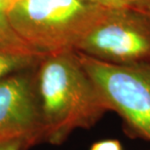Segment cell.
Returning <instances> with one entry per match:
<instances>
[{"label": "cell", "mask_w": 150, "mask_h": 150, "mask_svg": "<svg viewBox=\"0 0 150 150\" xmlns=\"http://www.w3.org/2000/svg\"><path fill=\"white\" fill-rule=\"evenodd\" d=\"M44 56L26 44L0 43V80L37 67Z\"/></svg>", "instance_id": "8992f818"}, {"label": "cell", "mask_w": 150, "mask_h": 150, "mask_svg": "<svg viewBox=\"0 0 150 150\" xmlns=\"http://www.w3.org/2000/svg\"><path fill=\"white\" fill-rule=\"evenodd\" d=\"M0 5L5 6V7H7V8H8V6H9L8 0H0Z\"/></svg>", "instance_id": "8fae6325"}, {"label": "cell", "mask_w": 150, "mask_h": 150, "mask_svg": "<svg viewBox=\"0 0 150 150\" xmlns=\"http://www.w3.org/2000/svg\"><path fill=\"white\" fill-rule=\"evenodd\" d=\"M90 150H124L122 143L118 139H108L96 142L90 147Z\"/></svg>", "instance_id": "9c48e42d"}, {"label": "cell", "mask_w": 150, "mask_h": 150, "mask_svg": "<svg viewBox=\"0 0 150 150\" xmlns=\"http://www.w3.org/2000/svg\"><path fill=\"white\" fill-rule=\"evenodd\" d=\"M42 142L64 143L92 128L110 110L75 50L45 55L36 67Z\"/></svg>", "instance_id": "6da1fadb"}, {"label": "cell", "mask_w": 150, "mask_h": 150, "mask_svg": "<svg viewBox=\"0 0 150 150\" xmlns=\"http://www.w3.org/2000/svg\"><path fill=\"white\" fill-rule=\"evenodd\" d=\"M143 12H145V13H146V14H147V15H148V16H150V7H148V8H146V9H145V10H144V11H143Z\"/></svg>", "instance_id": "7c38bea8"}, {"label": "cell", "mask_w": 150, "mask_h": 150, "mask_svg": "<svg viewBox=\"0 0 150 150\" xmlns=\"http://www.w3.org/2000/svg\"><path fill=\"white\" fill-rule=\"evenodd\" d=\"M0 43L25 44L21 40L12 28L8 19L7 7L0 5Z\"/></svg>", "instance_id": "ba28073f"}, {"label": "cell", "mask_w": 150, "mask_h": 150, "mask_svg": "<svg viewBox=\"0 0 150 150\" xmlns=\"http://www.w3.org/2000/svg\"><path fill=\"white\" fill-rule=\"evenodd\" d=\"M106 9H134L144 11L150 7V0H84Z\"/></svg>", "instance_id": "52a82bcc"}, {"label": "cell", "mask_w": 150, "mask_h": 150, "mask_svg": "<svg viewBox=\"0 0 150 150\" xmlns=\"http://www.w3.org/2000/svg\"><path fill=\"white\" fill-rule=\"evenodd\" d=\"M77 53L126 136L150 142V62L114 65Z\"/></svg>", "instance_id": "3957f363"}, {"label": "cell", "mask_w": 150, "mask_h": 150, "mask_svg": "<svg viewBox=\"0 0 150 150\" xmlns=\"http://www.w3.org/2000/svg\"><path fill=\"white\" fill-rule=\"evenodd\" d=\"M108 10L84 0H17L7 14L21 40L48 55L75 50Z\"/></svg>", "instance_id": "7a4b0ae2"}, {"label": "cell", "mask_w": 150, "mask_h": 150, "mask_svg": "<svg viewBox=\"0 0 150 150\" xmlns=\"http://www.w3.org/2000/svg\"><path fill=\"white\" fill-rule=\"evenodd\" d=\"M23 148V143L20 140H10V142H0V150H21Z\"/></svg>", "instance_id": "30bf717a"}, {"label": "cell", "mask_w": 150, "mask_h": 150, "mask_svg": "<svg viewBox=\"0 0 150 150\" xmlns=\"http://www.w3.org/2000/svg\"><path fill=\"white\" fill-rule=\"evenodd\" d=\"M36 67L0 80V142L20 140L26 148L42 142Z\"/></svg>", "instance_id": "5b68a950"}, {"label": "cell", "mask_w": 150, "mask_h": 150, "mask_svg": "<svg viewBox=\"0 0 150 150\" xmlns=\"http://www.w3.org/2000/svg\"><path fill=\"white\" fill-rule=\"evenodd\" d=\"M15 1H17V0H8V2H9V6H10V5L12 4V3H14ZM9 6H8V7H9Z\"/></svg>", "instance_id": "4fadbf2b"}, {"label": "cell", "mask_w": 150, "mask_h": 150, "mask_svg": "<svg viewBox=\"0 0 150 150\" xmlns=\"http://www.w3.org/2000/svg\"><path fill=\"white\" fill-rule=\"evenodd\" d=\"M75 51L114 65L150 62V16L134 9H110Z\"/></svg>", "instance_id": "277c9868"}]
</instances>
